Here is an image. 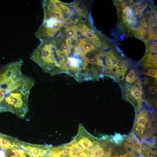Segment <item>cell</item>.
I'll return each mask as SVG.
<instances>
[{"label": "cell", "mask_w": 157, "mask_h": 157, "mask_svg": "<svg viewBox=\"0 0 157 157\" xmlns=\"http://www.w3.org/2000/svg\"><path fill=\"white\" fill-rule=\"evenodd\" d=\"M123 97L130 101H137L138 104L143 101V90L141 80L138 79L132 83H126L122 87Z\"/></svg>", "instance_id": "obj_4"}, {"label": "cell", "mask_w": 157, "mask_h": 157, "mask_svg": "<svg viewBox=\"0 0 157 157\" xmlns=\"http://www.w3.org/2000/svg\"><path fill=\"white\" fill-rule=\"evenodd\" d=\"M42 3L44 12L43 21L51 19L65 21L69 17L61 8L56 6L53 0L42 1Z\"/></svg>", "instance_id": "obj_5"}, {"label": "cell", "mask_w": 157, "mask_h": 157, "mask_svg": "<svg viewBox=\"0 0 157 157\" xmlns=\"http://www.w3.org/2000/svg\"><path fill=\"white\" fill-rule=\"evenodd\" d=\"M140 74L136 69L133 68L131 69L125 76V81L126 83H132L137 80L139 77Z\"/></svg>", "instance_id": "obj_11"}, {"label": "cell", "mask_w": 157, "mask_h": 157, "mask_svg": "<svg viewBox=\"0 0 157 157\" xmlns=\"http://www.w3.org/2000/svg\"><path fill=\"white\" fill-rule=\"evenodd\" d=\"M93 144L86 130L79 125L78 133L72 141L55 147L52 157H92Z\"/></svg>", "instance_id": "obj_1"}, {"label": "cell", "mask_w": 157, "mask_h": 157, "mask_svg": "<svg viewBox=\"0 0 157 157\" xmlns=\"http://www.w3.org/2000/svg\"><path fill=\"white\" fill-rule=\"evenodd\" d=\"M142 64L145 67L157 68V55L151 53L146 55L142 61Z\"/></svg>", "instance_id": "obj_10"}, {"label": "cell", "mask_w": 157, "mask_h": 157, "mask_svg": "<svg viewBox=\"0 0 157 157\" xmlns=\"http://www.w3.org/2000/svg\"><path fill=\"white\" fill-rule=\"evenodd\" d=\"M74 11L79 16L88 15V9L86 1L76 0L71 4Z\"/></svg>", "instance_id": "obj_8"}, {"label": "cell", "mask_w": 157, "mask_h": 157, "mask_svg": "<svg viewBox=\"0 0 157 157\" xmlns=\"http://www.w3.org/2000/svg\"><path fill=\"white\" fill-rule=\"evenodd\" d=\"M146 153L148 157H154L155 156V153L152 150L148 151Z\"/></svg>", "instance_id": "obj_17"}, {"label": "cell", "mask_w": 157, "mask_h": 157, "mask_svg": "<svg viewBox=\"0 0 157 157\" xmlns=\"http://www.w3.org/2000/svg\"><path fill=\"white\" fill-rule=\"evenodd\" d=\"M64 33L66 37L73 41L79 38L78 30L74 25L66 24L64 27Z\"/></svg>", "instance_id": "obj_9"}, {"label": "cell", "mask_w": 157, "mask_h": 157, "mask_svg": "<svg viewBox=\"0 0 157 157\" xmlns=\"http://www.w3.org/2000/svg\"><path fill=\"white\" fill-rule=\"evenodd\" d=\"M145 74L147 76H150L157 79V71L156 69L153 68L148 69L145 72Z\"/></svg>", "instance_id": "obj_14"}, {"label": "cell", "mask_w": 157, "mask_h": 157, "mask_svg": "<svg viewBox=\"0 0 157 157\" xmlns=\"http://www.w3.org/2000/svg\"><path fill=\"white\" fill-rule=\"evenodd\" d=\"M117 157H124V156H117Z\"/></svg>", "instance_id": "obj_22"}, {"label": "cell", "mask_w": 157, "mask_h": 157, "mask_svg": "<svg viewBox=\"0 0 157 157\" xmlns=\"http://www.w3.org/2000/svg\"><path fill=\"white\" fill-rule=\"evenodd\" d=\"M126 144L128 145L131 146L133 144V141L131 139H128L126 141Z\"/></svg>", "instance_id": "obj_21"}, {"label": "cell", "mask_w": 157, "mask_h": 157, "mask_svg": "<svg viewBox=\"0 0 157 157\" xmlns=\"http://www.w3.org/2000/svg\"><path fill=\"white\" fill-rule=\"evenodd\" d=\"M40 43L32 53L30 58L45 72L55 75L57 60L52 40H40Z\"/></svg>", "instance_id": "obj_3"}, {"label": "cell", "mask_w": 157, "mask_h": 157, "mask_svg": "<svg viewBox=\"0 0 157 157\" xmlns=\"http://www.w3.org/2000/svg\"><path fill=\"white\" fill-rule=\"evenodd\" d=\"M34 84L33 82L25 84L11 91L0 103V112H10L24 118L28 110V96Z\"/></svg>", "instance_id": "obj_2"}, {"label": "cell", "mask_w": 157, "mask_h": 157, "mask_svg": "<svg viewBox=\"0 0 157 157\" xmlns=\"http://www.w3.org/2000/svg\"><path fill=\"white\" fill-rule=\"evenodd\" d=\"M149 92L152 95H155L157 93V89L156 86L151 85L149 87Z\"/></svg>", "instance_id": "obj_16"}, {"label": "cell", "mask_w": 157, "mask_h": 157, "mask_svg": "<svg viewBox=\"0 0 157 157\" xmlns=\"http://www.w3.org/2000/svg\"><path fill=\"white\" fill-rule=\"evenodd\" d=\"M0 157H34L29 151L21 146H15L6 149H0Z\"/></svg>", "instance_id": "obj_6"}, {"label": "cell", "mask_w": 157, "mask_h": 157, "mask_svg": "<svg viewBox=\"0 0 157 157\" xmlns=\"http://www.w3.org/2000/svg\"><path fill=\"white\" fill-rule=\"evenodd\" d=\"M151 31L154 33H157V25L156 24H153L151 28Z\"/></svg>", "instance_id": "obj_19"}, {"label": "cell", "mask_w": 157, "mask_h": 157, "mask_svg": "<svg viewBox=\"0 0 157 157\" xmlns=\"http://www.w3.org/2000/svg\"><path fill=\"white\" fill-rule=\"evenodd\" d=\"M147 112L145 110H143L138 115L137 118V124L138 126L144 128L147 122Z\"/></svg>", "instance_id": "obj_12"}, {"label": "cell", "mask_w": 157, "mask_h": 157, "mask_svg": "<svg viewBox=\"0 0 157 157\" xmlns=\"http://www.w3.org/2000/svg\"><path fill=\"white\" fill-rule=\"evenodd\" d=\"M134 149L137 151H139L141 148V145L139 143H136L133 145Z\"/></svg>", "instance_id": "obj_18"}, {"label": "cell", "mask_w": 157, "mask_h": 157, "mask_svg": "<svg viewBox=\"0 0 157 157\" xmlns=\"http://www.w3.org/2000/svg\"><path fill=\"white\" fill-rule=\"evenodd\" d=\"M122 12L123 14L125 15L124 16L125 18L127 19L130 17H133V11L129 6L123 9Z\"/></svg>", "instance_id": "obj_13"}, {"label": "cell", "mask_w": 157, "mask_h": 157, "mask_svg": "<svg viewBox=\"0 0 157 157\" xmlns=\"http://www.w3.org/2000/svg\"><path fill=\"white\" fill-rule=\"evenodd\" d=\"M134 5L137 13L142 12L144 10L143 5L140 3H136Z\"/></svg>", "instance_id": "obj_15"}, {"label": "cell", "mask_w": 157, "mask_h": 157, "mask_svg": "<svg viewBox=\"0 0 157 157\" xmlns=\"http://www.w3.org/2000/svg\"><path fill=\"white\" fill-rule=\"evenodd\" d=\"M128 4L127 2L125 1H122L121 3L120 6L122 8L124 9L127 7Z\"/></svg>", "instance_id": "obj_20"}, {"label": "cell", "mask_w": 157, "mask_h": 157, "mask_svg": "<svg viewBox=\"0 0 157 157\" xmlns=\"http://www.w3.org/2000/svg\"><path fill=\"white\" fill-rule=\"evenodd\" d=\"M21 141L0 133V149H6L21 145Z\"/></svg>", "instance_id": "obj_7"}]
</instances>
